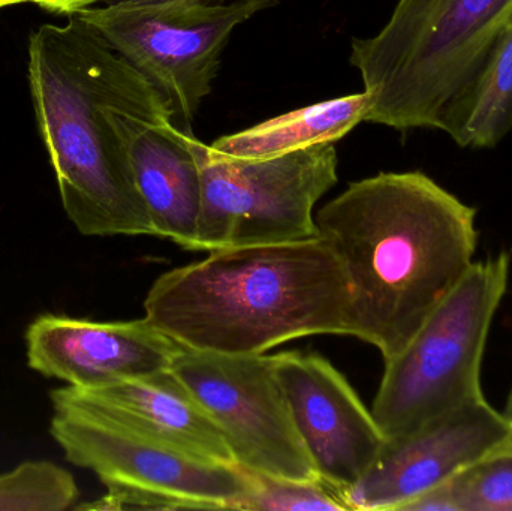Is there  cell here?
Returning <instances> with one entry per match:
<instances>
[{"label":"cell","mask_w":512,"mask_h":511,"mask_svg":"<svg viewBox=\"0 0 512 511\" xmlns=\"http://www.w3.org/2000/svg\"><path fill=\"white\" fill-rule=\"evenodd\" d=\"M511 444L512 420L484 398L390 438L367 473L339 494L349 510L403 511Z\"/></svg>","instance_id":"obj_10"},{"label":"cell","mask_w":512,"mask_h":511,"mask_svg":"<svg viewBox=\"0 0 512 511\" xmlns=\"http://www.w3.org/2000/svg\"><path fill=\"white\" fill-rule=\"evenodd\" d=\"M504 413H505V416L508 417V419L512 420V390L510 392V395H508L507 404H505Z\"/></svg>","instance_id":"obj_22"},{"label":"cell","mask_w":512,"mask_h":511,"mask_svg":"<svg viewBox=\"0 0 512 511\" xmlns=\"http://www.w3.org/2000/svg\"><path fill=\"white\" fill-rule=\"evenodd\" d=\"M80 497L72 474L50 461H27L0 474V511H65Z\"/></svg>","instance_id":"obj_18"},{"label":"cell","mask_w":512,"mask_h":511,"mask_svg":"<svg viewBox=\"0 0 512 511\" xmlns=\"http://www.w3.org/2000/svg\"><path fill=\"white\" fill-rule=\"evenodd\" d=\"M403 511H512V444L421 495Z\"/></svg>","instance_id":"obj_17"},{"label":"cell","mask_w":512,"mask_h":511,"mask_svg":"<svg viewBox=\"0 0 512 511\" xmlns=\"http://www.w3.org/2000/svg\"><path fill=\"white\" fill-rule=\"evenodd\" d=\"M279 0L219 5L152 3L90 6L78 14L161 93L174 125L191 131L201 102L212 92L221 57L240 24Z\"/></svg>","instance_id":"obj_8"},{"label":"cell","mask_w":512,"mask_h":511,"mask_svg":"<svg viewBox=\"0 0 512 511\" xmlns=\"http://www.w3.org/2000/svg\"><path fill=\"white\" fill-rule=\"evenodd\" d=\"M111 119L125 143L155 237L171 240L185 251H195L201 212V174L182 131L174 123L155 125L117 111Z\"/></svg>","instance_id":"obj_13"},{"label":"cell","mask_w":512,"mask_h":511,"mask_svg":"<svg viewBox=\"0 0 512 511\" xmlns=\"http://www.w3.org/2000/svg\"><path fill=\"white\" fill-rule=\"evenodd\" d=\"M17 3H23V0H0V8L8 5H17Z\"/></svg>","instance_id":"obj_23"},{"label":"cell","mask_w":512,"mask_h":511,"mask_svg":"<svg viewBox=\"0 0 512 511\" xmlns=\"http://www.w3.org/2000/svg\"><path fill=\"white\" fill-rule=\"evenodd\" d=\"M27 363L77 389H98L167 371L183 345L146 317L99 321L45 314L26 332Z\"/></svg>","instance_id":"obj_12"},{"label":"cell","mask_w":512,"mask_h":511,"mask_svg":"<svg viewBox=\"0 0 512 511\" xmlns=\"http://www.w3.org/2000/svg\"><path fill=\"white\" fill-rule=\"evenodd\" d=\"M99 2H110V0H23V3H35L54 14L69 15V17H74Z\"/></svg>","instance_id":"obj_20"},{"label":"cell","mask_w":512,"mask_h":511,"mask_svg":"<svg viewBox=\"0 0 512 511\" xmlns=\"http://www.w3.org/2000/svg\"><path fill=\"white\" fill-rule=\"evenodd\" d=\"M29 84L69 221L83 236H155L111 116L170 125L161 93L78 15L30 35Z\"/></svg>","instance_id":"obj_2"},{"label":"cell","mask_w":512,"mask_h":511,"mask_svg":"<svg viewBox=\"0 0 512 511\" xmlns=\"http://www.w3.org/2000/svg\"><path fill=\"white\" fill-rule=\"evenodd\" d=\"M512 18V0H399L384 29L354 38L349 62L370 95L364 122L438 129Z\"/></svg>","instance_id":"obj_4"},{"label":"cell","mask_w":512,"mask_h":511,"mask_svg":"<svg viewBox=\"0 0 512 511\" xmlns=\"http://www.w3.org/2000/svg\"><path fill=\"white\" fill-rule=\"evenodd\" d=\"M511 266L510 252L475 261L408 347L384 362L372 414L387 440L486 398L484 354Z\"/></svg>","instance_id":"obj_6"},{"label":"cell","mask_w":512,"mask_h":511,"mask_svg":"<svg viewBox=\"0 0 512 511\" xmlns=\"http://www.w3.org/2000/svg\"><path fill=\"white\" fill-rule=\"evenodd\" d=\"M180 131L201 174L195 252L321 236L313 210L337 183L339 159L333 143L273 158L239 159L215 152L192 131Z\"/></svg>","instance_id":"obj_7"},{"label":"cell","mask_w":512,"mask_h":511,"mask_svg":"<svg viewBox=\"0 0 512 511\" xmlns=\"http://www.w3.org/2000/svg\"><path fill=\"white\" fill-rule=\"evenodd\" d=\"M50 435L75 467L92 471L107 494L87 510H236L248 471L179 452L137 431L72 386L51 392Z\"/></svg>","instance_id":"obj_5"},{"label":"cell","mask_w":512,"mask_h":511,"mask_svg":"<svg viewBox=\"0 0 512 511\" xmlns=\"http://www.w3.org/2000/svg\"><path fill=\"white\" fill-rule=\"evenodd\" d=\"M369 105L367 92L328 99L224 135L210 147L231 158L265 159L315 144L334 143L364 122Z\"/></svg>","instance_id":"obj_15"},{"label":"cell","mask_w":512,"mask_h":511,"mask_svg":"<svg viewBox=\"0 0 512 511\" xmlns=\"http://www.w3.org/2000/svg\"><path fill=\"white\" fill-rule=\"evenodd\" d=\"M460 149H495L512 131V18L493 44L474 80L441 117Z\"/></svg>","instance_id":"obj_16"},{"label":"cell","mask_w":512,"mask_h":511,"mask_svg":"<svg viewBox=\"0 0 512 511\" xmlns=\"http://www.w3.org/2000/svg\"><path fill=\"white\" fill-rule=\"evenodd\" d=\"M78 390L126 425L179 452L216 464L237 465L212 417L170 369Z\"/></svg>","instance_id":"obj_14"},{"label":"cell","mask_w":512,"mask_h":511,"mask_svg":"<svg viewBox=\"0 0 512 511\" xmlns=\"http://www.w3.org/2000/svg\"><path fill=\"white\" fill-rule=\"evenodd\" d=\"M274 366L319 479L339 492L357 483L387 443L372 410L318 354L285 351Z\"/></svg>","instance_id":"obj_11"},{"label":"cell","mask_w":512,"mask_h":511,"mask_svg":"<svg viewBox=\"0 0 512 511\" xmlns=\"http://www.w3.org/2000/svg\"><path fill=\"white\" fill-rule=\"evenodd\" d=\"M170 371L212 417L237 467L274 479L321 480L292 419L274 356L183 347Z\"/></svg>","instance_id":"obj_9"},{"label":"cell","mask_w":512,"mask_h":511,"mask_svg":"<svg viewBox=\"0 0 512 511\" xmlns=\"http://www.w3.org/2000/svg\"><path fill=\"white\" fill-rule=\"evenodd\" d=\"M251 486L239 501L236 510L242 511H346L349 510L337 489L322 480L274 479L249 473Z\"/></svg>","instance_id":"obj_19"},{"label":"cell","mask_w":512,"mask_h":511,"mask_svg":"<svg viewBox=\"0 0 512 511\" xmlns=\"http://www.w3.org/2000/svg\"><path fill=\"white\" fill-rule=\"evenodd\" d=\"M510 257H511V261H512V248H511V251H510Z\"/></svg>","instance_id":"obj_24"},{"label":"cell","mask_w":512,"mask_h":511,"mask_svg":"<svg viewBox=\"0 0 512 511\" xmlns=\"http://www.w3.org/2000/svg\"><path fill=\"white\" fill-rule=\"evenodd\" d=\"M122 5H152V3H197V5H219L225 0H110Z\"/></svg>","instance_id":"obj_21"},{"label":"cell","mask_w":512,"mask_h":511,"mask_svg":"<svg viewBox=\"0 0 512 511\" xmlns=\"http://www.w3.org/2000/svg\"><path fill=\"white\" fill-rule=\"evenodd\" d=\"M144 317L192 350L264 354L292 339L354 336L351 285L325 237L209 252L153 282Z\"/></svg>","instance_id":"obj_3"},{"label":"cell","mask_w":512,"mask_h":511,"mask_svg":"<svg viewBox=\"0 0 512 511\" xmlns=\"http://www.w3.org/2000/svg\"><path fill=\"white\" fill-rule=\"evenodd\" d=\"M315 219L345 266L354 336L384 362L408 347L477 261V209L423 171L349 183Z\"/></svg>","instance_id":"obj_1"}]
</instances>
